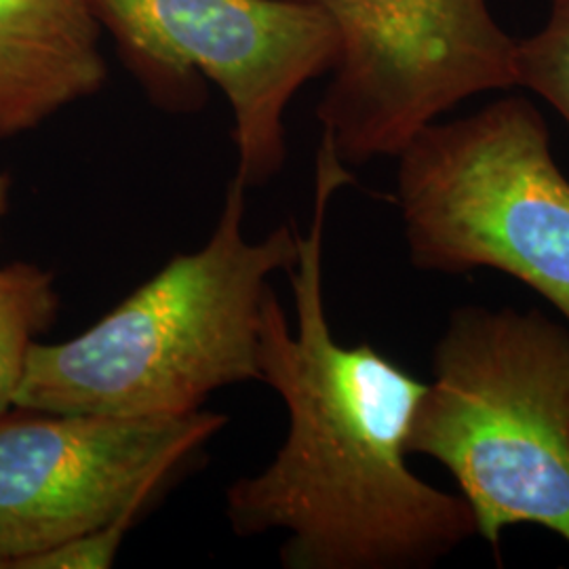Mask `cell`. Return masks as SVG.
<instances>
[{
    "mask_svg": "<svg viewBox=\"0 0 569 569\" xmlns=\"http://www.w3.org/2000/svg\"><path fill=\"white\" fill-rule=\"evenodd\" d=\"M350 182L321 142L312 220L287 270L296 323L274 289L260 333V382L287 409L272 460L226 489L239 536L283 531L284 569H425L477 536L460 493L420 479L407 437L425 382L367 342L346 346L327 319L323 251L329 204Z\"/></svg>",
    "mask_w": 569,
    "mask_h": 569,
    "instance_id": "6da1fadb",
    "label": "cell"
},
{
    "mask_svg": "<svg viewBox=\"0 0 569 569\" xmlns=\"http://www.w3.org/2000/svg\"><path fill=\"white\" fill-rule=\"evenodd\" d=\"M237 176L211 237L176 253L79 336L37 342L16 407L124 418L186 416L226 387L260 382L264 306L279 272L298 258L293 226L244 234Z\"/></svg>",
    "mask_w": 569,
    "mask_h": 569,
    "instance_id": "7a4b0ae2",
    "label": "cell"
},
{
    "mask_svg": "<svg viewBox=\"0 0 569 569\" xmlns=\"http://www.w3.org/2000/svg\"><path fill=\"white\" fill-rule=\"evenodd\" d=\"M430 366L407 453L448 468L489 547L517 526L569 545V327L533 308L458 306Z\"/></svg>",
    "mask_w": 569,
    "mask_h": 569,
    "instance_id": "3957f363",
    "label": "cell"
},
{
    "mask_svg": "<svg viewBox=\"0 0 569 569\" xmlns=\"http://www.w3.org/2000/svg\"><path fill=\"white\" fill-rule=\"evenodd\" d=\"M395 159L413 268L509 274L569 327V180L533 103L502 98L462 119L435 121Z\"/></svg>",
    "mask_w": 569,
    "mask_h": 569,
    "instance_id": "277c9868",
    "label": "cell"
},
{
    "mask_svg": "<svg viewBox=\"0 0 569 569\" xmlns=\"http://www.w3.org/2000/svg\"><path fill=\"white\" fill-rule=\"evenodd\" d=\"M308 2L338 34L319 121L345 164L397 157L458 103L517 87V41L488 0Z\"/></svg>",
    "mask_w": 569,
    "mask_h": 569,
    "instance_id": "5b68a950",
    "label": "cell"
},
{
    "mask_svg": "<svg viewBox=\"0 0 569 569\" xmlns=\"http://www.w3.org/2000/svg\"><path fill=\"white\" fill-rule=\"evenodd\" d=\"M211 411L124 418L13 407L0 418V561H23L102 528L159 493L224 430Z\"/></svg>",
    "mask_w": 569,
    "mask_h": 569,
    "instance_id": "8992f818",
    "label": "cell"
},
{
    "mask_svg": "<svg viewBox=\"0 0 569 569\" xmlns=\"http://www.w3.org/2000/svg\"><path fill=\"white\" fill-rule=\"evenodd\" d=\"M157 79L203 72L234 114L237 178L260 186L284 161V110L333 66L338 34L308 0H93Z\"/></svg>",
    "mask_w": 569,
    "mask_h": 569,
    "instance_id": "52a82bcc",
    "label": "cell"
},
{
    "mask_svg": "<svg viewBox=\"0 0 569 569\" xmlns=\"http://www.w3.org/2000/svg\"><path fill=\"white\" fill-rule=\"evenodd\" d=\"M106 74L93 0H0V140L98 93Z\"/></svg>",
    "mask_w": 569,
    "mask_h": 569,
    "instance_id": "ba28073f",
    "label": "cell"
},
{
    "mask_svg": "<svg viewBox=\"0 0 569 569\" xmlns=\"http://www.w3.org/2000/svg\"><path fill=\"white\" fill-rule=\"evenodd\" d=\"M60 312L56 274L41 266H0V418L16 407L28 355Z\"/></svg>",
    "mask_w": 569,
    "mask_h": 569,
    "instance_id": "9c48e42d",
    "label": "cell"
},
{
    "mask_svg": "<svg viewBox=\"0 0 569 569\" xmlns=\"http://www.w3.org/2000/svg\"><path fill=\"white\" fill-rule=\"evenodd\" d=\"M517 87L542 98L569 127V0H550L538 32L517 41Z\"/></svg>",
    "mask_w": 569,
    "mask_h": 569,
    "instance_id": "30bf717a",
    "label": "cell"
},
{
    "mask_svg": "<svg viewBox=\"0 0 569 569\" xmlns=\"http://www.w3.org/2000/svg\"><path fill=\"white\" fill-rule=\"evenodd\" d=\"M148 500L133 502L117 519L102 528L82 533L63 542L58 549L47 550L21 563L20 569H108L114 566L127 533L138 523L148 509Z\"/></svg>",
    "mask_w": 569,
    "mask_h": 569,
    "instance_id": "8fae6325",
    "label": "cell"
},
{
    "mask_svg": "<svg viewBox=\"0 0 569 569\" xmlns=\"http://www.w3.org/2000/svg\"><path fill=\"white\" fill-rule=\"evenodd\" d=\"M11 188H13L11 176L4 173V171H0V222H2V218L7 216L9 204H11Z\"/></svg>",
    "mask_w": 569,
    "mask_h": 569,
    "instance_id": "7c38bea8",
    "label": "cell"
},
{
    "mask_svg": "<svg viewBox=\"0 0 569 569\" xmlns=\"http://www.w3.org/2000/svg\"><path fill=\"white\" fill-rule=\"evenodd\" d=\"M0 569H4V566H2V561H0Z\"/></svg>",
    "mask_w": 569,
    "mask_h": 569,
    "instance_id": "4fadbf2b",
    "label": "cell"
}]
</instances>
